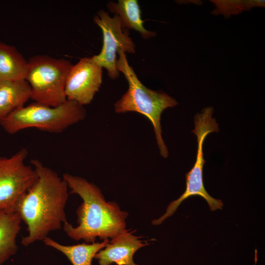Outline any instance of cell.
Wrapping results in <instances>:
<instances>
[{
	"label": "cell",
	"instance_id": "10",
	"mask_svg": "<svg viewBox=\"0 0 265 265\" xmlns=\"http://www.w3.org/2000/svg\"><path fill=\"white\" fill-rule=\"evenodd\" d=\"M133 232L126 230L111 238L105 249L100 250L94 258L99 265H137L133 260L134 254L148 244L133 235Z\"/></svg>",
	"mask_w": 265,
	"mask_h": 265
},
{
	"label": "cell",
	"instance_id": "15",
	"mask_svg": "<svg viewBox=\"0 0 265 265\" xmlns=\"http://www.w3.org/2000/svg\"><path fill=\"white\" fill-rule=\"evenodd\" d=\"M44 244L64 254L73 265H92L95 255L104 248L109 242L108 238L102 242L82 243L73 245H64L47 237L43 240Z\"/></svg>",
	"mask_w": 265,
	"mask_h": 265
},
{
	"label": "cell",
	"instance_id": "6",
	"mask_svg": "<svg viewBox=\"0 0 265 265\" xmlns=\"http://www.w3.org/2000/svg\"><path fill=\"white\" fill-rule=\"evenodd\" d=\"M213 108L209 106L204 108L194 116V129L192 132L197 137V148L195 162L191 170L186 174V188L177 199L168 206L165 213L157 219L153 220V225H159L168 217L172 216L181 203L191 196H199L208 203L212 211L222 209L223 203L221 200L212 197L206 190L203 178V167L206 162L203 157V143L207 136L212 132L219 131L218 124L212 117Z\"/></svg>",
	"mask_w": 265,
	"mask_h": 265
},
{
	"label": "cell",
	"instance_id": "9",
	"mask_svg": "<svg viewBox=\"0 0 265 265\" xmlns=\"http://www.w3.org/2000/svg\"><path fill=\"white\" fill-rule=\"evenodd\" d=\"M103 68L92 57H85L72 66L66 78L67 100L84 106L89 104L102 83Z\"/></svg>",
	"mask_w": 265,
	"mask_h": 265
},
{
	"label": "cell",
	"instance_id": "7",
	"mask_svg": "<svg viewBox=\"0 0 265 265\" xmlns=\"http://www.w3.org/2000/svg\"><path fill=\"white\" fill-rule=\"evenodd\" d=\"M27 153L22 148L10 157H0V209L14 212L19 199L37 179L34 168L25 163Z\"/></svg>",
	"mask_w": 265,
	"mask_h": 265
},
{
	"label": "cell",
	"instance_id": "4",
	"mask_svg": "<svg viewBox=\"0 0 265 265\" xmlns=\"http://www.w3.org/2000/svg\"><path fill=\"white\" fill-rule=\"evenodd\" d=\"M86 114L83 106L67 99L56 106L34 102L13 111L0 121V125L9 134L31 128L59 133L83 120Z\"/></svg>",
	"mask_w": 265,
	"mask_h": 265
},
{
	"label": "cell",
	"instance_id": "3",
	"mask_svg": "<svg viewBox=\"0 0 265 265\" xmlns=\"http://www.w3.org/2000/svg\"><path fill=\"white\" fill-rule=\"evenodd\" d=\"M116 67L128 83V89L114 104L116 113L135 112L143 115L151 122L161 156H168L167 147L162 137L160 124L162 112L177 105V101L164 92L155 91L146 87L138 79L133 69L129 64L126 53L118 52Z\"/></svg>",
	"mask_w": 265,
	"mask_h": 265
},
{
	"label": "cell",
	"instance_id": "5",
	"mask_svg": "<svg viewBox=\"0 0 265 265\" xmlns=\"http://www.w3.org/2000/svg\"><path fill=\"white\" fill-rule=\"evenodd\" d=\"M73 66L70 61L45 55L32 56L28 61L25 80L35 102L56 106L67 100L65 85Z\"/></svg>",
	"mask_w": 265,
	"mask_h": 265
},
{
	"label": "cell",
	"instance_id": "13",
	"mask_svg": "<svg viewBox=\"0 0 265 265\" xmlns=\"http://www.w3.org/2000/svg\"><path fill=\"white\" fill-rule=\"evenodd\" d=\"M22 220L15 212L0 209V265L17 251L16 238Z\"/></svg>",
	"mask_w": 265,
	"mask_h": 265
},
{
	"label": "cell",
	"instance_id": "12",
	"mask_svg": "<svg viewBox=\"0 0 265 265\" xmlns=\"http://www.w3.org/2000/svg\"><path fill=\"white\" fill-rule=\"evenodd\" d=\"M30 87L26 80L0 82V121L31 98Z\"/></svg>",
	"mask_w": 265,
	"mask_h": 265
},
{
	"label": "cell",
	"instance_id": "11",
	"mask_svg": "<svg viewBox=\"0 0 265 265\" xmlns=\"http://www.w3.org/2000/svg\"><path fill=\"white\" fill-rule=\"evenodd\" d=\"M108 10L119 17L122 27L139 32L145 39L156 35L155 32L144 27L141 9L137 0H118L117 2L109 1L106 5Z\"/></svg>",
	"mask_w": 265,
	"mask_h": 265
},
{
	"label": "cell",
	"instance_id": "14",
	"mask_svg": "<svg viewBox=\"0 0 265 265\" xmlns=\"http://www.w3.org/2000/svg\"><path fill=\"white\" fill-rule=\"evenodd\" d=\"M28 61L13 46L0 41V82L25 80Z\"/></svg>",
	"mask_w": 265,
	"mask_h": 265
},
{
	"label": "cell",
	"instance_id": "1",
	"mask_svg": "<svg viewBox=\"0 0 265 265\" xmlns=\"http://www.w3.org/2000/svg\"><path fill=\"white\" fill-rule=\"evenodd\" d=\"M31 162L37 179L17 202L16 212L27 226V235L21 243L26 247L43 240L53 231L67 222L65 207L68 198L66 182L38 159Z\"/></svg>",
	"mask_w": 265,
	"mask_h": 265
},
{
	"label": "cell",
	"instance_id": "8",
	"mask_svg": "<svg viewBox=\"0 0 265 265\" xmlns=\"http://www.w3.org/2000/svg\"><path fill=\"white\" fill-rule=\"evenodd\" d=\"M94 22L100 27L103 33V46L100 53L92 57L107 71L110 79L119 76L116 67L117 54L119 51L134 53L135 45L128 31L122 27L119 17H111L104 10H100L94 17Z\"/></svg>",
	"mask_w": 265,
	"mask_h": 265
},
{
	"label": "cell",
	"instance_id": "2",
	"mask_svg": "<svg viewBox=\"0 0 265 265\" xmlns=\"http://www.w3.org/2000/svg\"><path fill=\"white\" fill-rule=\"evenodd\" d=\"M71 193L79 195L83 202L77 210L78 225L68 222L63 230L71 238L86 243L94 242L96 238H112L126 230L128 213L118 204L107 202L101 189L86 179L69 173L63 174Z\"/></svg>",
	"mask_w": 265,
	"mask_h": 265
}]
</instances>
